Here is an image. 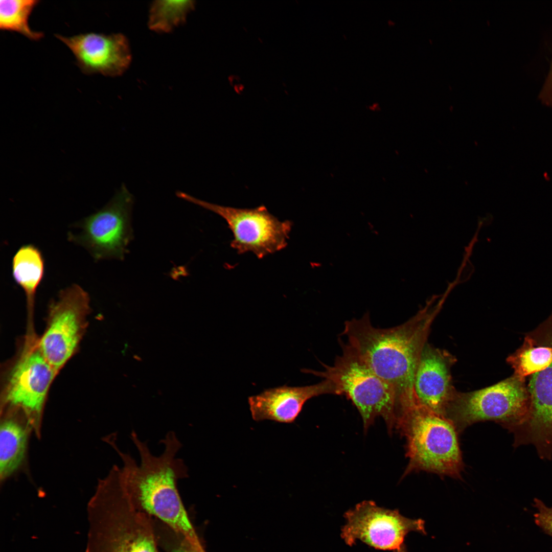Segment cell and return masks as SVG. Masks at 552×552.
<instances>
[{
  "label": "cell",
  "instance_id": "cell-1",
  "mask_svg": "<svg viewBox=\"0 0 552 552\" xmlns=\"http://www.w3.org/2000/svg\"><path fill=\"white\" fill-rule=\"evenodd\" d=\"M130 439L139 452V464L119 449L114 438L107 440L122 460V479L129 496L138 508L166 524L196 551L205 552L178 490V480L189 474L183 460L177 456L182 444L176 433L170 431L162 440L164 450L159 455L152 453L135 431Z\"/></svg>",
  "mask_w": 552,
  "mask_h": 552
},
{
  "label": "cell",
  "instance_id": "cell-2",
  "mask_svg": "<svg viewBox=\"0 0 552 552\" xmlns=\"http://www.w3.org/2000/svg\"><path fill=\"white\" fill-rule=\"evenodd\" d=\"M427 309L405 323L374 327L368 313L344 323L342 334L360 358L396 392L398 405L413 400L416 370L438 312Z\"/></svg>",
  "mask_w": 552,
  "mask_h": 552
},
{
  "label": "cell",
  "instance_id": "cell-3",
  "mask_svg": "<svg viewBox=\"0 0 552 552\" xmlns=\"http://www.w3.org/2000/svg\"><path fill=\"white\" fill-rule=\"evenodd\" d=\"M84 552H158L150 516L134 504L114 465L100 480L87 506Z\"/></svg>",
  "mask_w": 552,
  "mask_h": 552
},
{
  "label": "cell",
  "instance_id": "cell-4",
  "mask_svg": "<svg viewBox=\"0 0 552 552\" xmlns=\"http://www.w3.org/2000/svg\"><path fill=\"white\" fill-rule=\"evenodd\" d=\"M396 429L405 438L408 463L403 476L424 471L461 477L464 463L458 432L446 417L417 403L403 407Z\"/></svg>",
  "mask_w": 552,
  "mask_h": 552
},
{
  "label": "cell",
  "instance_id": "cell-5",
  "mask_svg": "<svg viewBox=\"0 0 552 552\" xmlns=\"http://www.w3.org/2000/svg\"><path fill=\"white\" fill-rule=\"evenodd\" d=\"M339 339L342 352L332 365L321 363L324 367L322 371L303 369L302 372L329 380L334 386L336 395L345 396L358 410L364 431L376 418L381 417L392 433L396 427L399 414L396 392L348 343Z\"/></svg>",
  "mask_w": 552,
  "mask_h": 552
},
{
  "label": "cell",
  "instance_id": "cell-6",
  "mask_svg": "<svg viewBox=\"0 0 552 552\" xmlns=\"http://www.w3.org/2000/svg\"><path fill=\"white\" fill-rule=\"evenodd\" d=\"M21 339L2 372V409L20 411L39 434L49 390L58 374L39 349L34 329H27Z\"/></svg>",
  "mask_w": 552,
  "mask_h": 552
},
{
  "label": "cell",
  "instance_id": "cell-7",
  "mask_svg": "<svg viewBox=\"0 0 552 552\" xmlns=\"http://www.w3.org/2000/svg\"><path fill=\"white\" fill-rule=\"evenodd\" d=\"M530 404L525 378L513 375L489 387L471 392H456L445 417L458 433L477 422L494 421L509 431L526 416Z\"/></svg>",
  "mask_w": 552,
  "mask_h": 552
},
{
  "label": "cell",
  "instance_id": "cell-8",
  "mask_svg": "<svg viewBox=\"0 0 552 552\" xmlns=\"http://www.w3.org/2000/svg\"><path fill=\"white\" fill-rule=\"evenodd\" d=\"M90 312L89 295L77 284L61 290L57 298L50 302L38 345L58 374L78 352Z\"/></svg>",
  "mask_w": 552,
  "mask_h": 552
},
{
  "label": "cell",
  "instance_id": "cell-9",
  "mask_svg": "<svg viewBox=\"0 0 552 552\" xmlns=\"http://www.w3.org/2000/svg\"><path fill=\"white\" fill-rule=\"evenodd\" d=\"M134 197L123 183L102 209L76 222L70 241L81 246L96 261L122 260L133 238L131 213Z\"/></svg>",
  "mask_w": 552,
  "mask_h": 552
},
{
  "label": "cell",
  "instance_id": "cell-10",
  "mask_svg": "<svg viewBox=\"0 0 552 552\" xmlns=\"http://www.w3.org/2000/svg\"><path fill=\"white\" fill-rule=\"evenodd\" d=\"M176 195L223 218L233 235L231 246L239 254L250 251L262 259L287 245L292 222L279 220L264 205L235 208L208 202L182 192H177Z\"/></svg>",
  "mask_w": 552,
  "mask_h": 552
},
{
  "label": "cell",
  "instance_id": "cell-11",
  "mask_svg": "<svg viewBox=\"0 0 552 552\" xmlns=\"http://www.w3.org/2000/svg\"><path fill=\"white\" fill-rule=\"evenodd\" d=\"M343 517L346 522L340 536L350 546L360 540L376 549L395 551L404 544L409 533L426 534L423 519L407 518L397 509L380 507L371 500L357 504Z\"/></svg>",
  "mask_w": 552,
  "mask_h": 552
},
{
  "label": "cell",
  "instance_id": "cell-12",
  "mask_svg": "<svg viewBox=\"0 0 552 552\" xmlns=\"http://www.w3.org/2000/svg\"><path fill=\"white\" fill-rule=\"evenodd\" d=\"M527 388L530 404L527 414L512 428L513 446L532 445L539 457L552 459V362L545 369L531 375Z\"/></svg>",
  "mask_w": 552,
  "mask_h": 552
},
{
  "label": "cell",
  "instance_id": "cell-13",
  "mask_svg": "<svg viewBox=\"0 0 552 552\" xmlns=\"http://www.w3.org/2000/svg\"><path fill=\"white\" fill-rule=\"evenodd\" d=\"M55 36L71 51L77 65L85 74L116 77L124 73L130 65L129 43L122 34L88 32L70 37Z\"/></svg>",
  "mask_w": 552,
  "mask_h": 552
},
{
  "label": "cell",
  "instance_id": "cell-14",
  "mask_svg": "<svg viewBox=\"0 0 552 552\" xmlns=\"http://www.w3.org/2000/svg\"><path fill=\"white\" fill-rule=\"evenodd\" d=\"M455 357L445 350L426 343L422 352L414 381V403L445 416L457 392L452 382L451 369Z\"/></svg>",
  "mask_w": 552,
  "mask_h": 552
},
{
  "label": "cell",
  "instance_id": "cell-15",
  "mask_svg": "<svg viewBox=\"0 0 552 552\" xmlns=\"http://www.w3.org/2000/svg\"><path fill=\"white\" fill-rule=\"evenodd\" d=\"M324 394L336 395L333 384L324 379L315 384L291 387L286 385L264 389L250 396L248 402L255 421L265 420L280 423H293L306 402Z\"/></svg>",
  "mask_w": 552,
  "mask_h": 552
},
{
  "label": "cell",
  "instance_id": "cell-16",
  "mask_svg": "<svg viewBox=\"0 0 552 552\" xmlns=\"http://www.w3.org/2000/svg\"><path fill=\"white\" fill-rule=\"evenodd\" d=\"M514 375L525 378L547 368L552 362V313L522 344L507 358Z\"/></svg>",
  "mask_w": 552,
  "mask_h": 552
},
{
  "label": "cell",
  "instance_id": "cell-17",
  "mask_svg": "<svg viewBox=\"0 0 552 552\" xmlns=\"http://www.w3.org/2000/svg\"><path fill=\"white\" fill-rule=\"evenodd\" d=\"M0 428V478L4 481L16 472L24 462L31 429L22 413L4 410ZM27 420V419H26Z\"/></svg>",
  "mask_w": 552,
  "mask_h": 552
},
{
  "label": "cell",
  "instance_id": "cell-18",
  "mask_svg": "<svg viewBox=\"0 0 552 552\" xmlns=\"http://www.w3.org/2000/svg\"><path fill=\"white\" fill-rule=\"evenodd\" d=\"M12 271L14 280L25 293L27 321L34 322L36 295L44 273L41 251L33 244L21 246L13 257Z\"/></svg>",
  "mask_w": 552,
  "mask_h": 552
},
{
  "label": "cell",
  "instance_id": "cell-19",
  "mask_svg": "<svg viewBox=\"0 0 552 552\" xmlns=\"http://www.w3.org/2000/svg\"><path fill=\"white\" fill-rule=\"evenodd\" d=\"M39 2L38 0L0 1V29L17 32L31 40H39L43 33L32 30L29 24V17Z\"/></svg>",
  "mask_w": 552,
  "mask_h": 552
},
{
  "label": "cell",
  "instance_id": "cell-20",
  "mask_svg": "<svg viewBox=\"0 0 552 552\" xmlns=\"http://www.w3.org/2000/svg\"><path fill=\"white\" fill-rule=\"evenodd\" d=\"M193 1H157L151 5L148 21L149 28L167 33L182 24L194 8Z\"/></svg>",
  "mask_w": 552,
  "mask_h": 552
},
{
  "label": "cell",
  "instance_id": "cell-21",
  "mask_svg": "<svg viewBox=\"0 0 552 552\" xmlns=\"http://www.w3.org/2000/svg\"><path fill=\"white\" fill-rule=\"evenodd\" d=\"M533 505L537 510L533 515L535 524L552 538V506H547L537 498L534 499Z\"/></svg>",
  "mask_w": 552,
  "mask_h": 552
},
{
  "label": "cell",
  "instance_id": "cell-22",
  "mask_svg": "<svg viewBox=\"0 0 552 552\" xmlns=\"http://www.w3.org/2000/svg\"><path fill=\"white\" fill-rule=\"evenodd\" d=\"M541 101L552 108V62L546 79L539 95Z\"/></svg>",
  "mask_w": 552,
  "mask_h": 552
},
{
  "label": "cell",
  "instance_id": "cell-23",
  "mask_svg": "<svg viewBox=\"0 0 552 552\" xmlns=\"http://www.w3.org/2000/svg\"><path fill=\"white\" fill-rule=\"evenodd\" d=\"M169 552H196L180 536L178 535L177 540L170 542L168 545Z\"/></svg>",
  "mask_w": 552,
  "mask_h": 552
},
{
  "label": "cell",
  "instance_id": "cell-24",
  "mask_svg": "<svg viewBox=\"0 0 552 552\" xmlns=\"http://www.w3.org/2000/svg\"><path fill=\"white\" fill-rule=\"evenodd\" d=\"M394 552H408L406 545L404 544L400 548L394 551Z\"/></svg>",
  "mask_w": 552,
  "mask_h": 552
},
{
  "label": "cell",
  "instance_id": "cell-25",
  "mask_svg": "<svg viewBox=\"0 0 552 552\" xmlns=\"http://www.w3.org/2000/svg\"><path fill=\"white\" fill-rule=\"evenodd\" d=\"M133 357V358L134 359H135L136 360H137L138 361H142V358L141 357H140L139 356L137 355H134Z\"/></svg>",
  "mask_w": 552,
  "mask_h": 552
}]
</instances>
